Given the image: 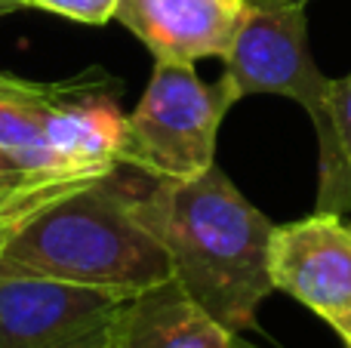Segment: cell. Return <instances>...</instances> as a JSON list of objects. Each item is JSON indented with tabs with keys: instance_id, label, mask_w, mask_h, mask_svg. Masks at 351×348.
<instances>
[{
	"instance_id": "cell-1",
	"label": "cell",
	"mask_w": 351,
	"mask_h": 348,
	"mask_svg": "<svg viewBox=\"0 0 351 348\" xmlns=\"http://www.w3.org/2000/svg\"><path fill=\"white\" fill-rule=\"evenodd\" d=\"M139 222L170 259L173 281L231 333L256 324L274 290V222L216 164L194 179H148L133 197Z\"/></svg>"
},
{
	"instance_id": "cell-2",
	"label": "cell",
	"mask_w": 351,
	"mask_h": 348,
	"mask_svg": "<svg viewBox=\"0 0 351 348\" xmlns=\"http://www.w3.org/2000/svg\"><path fill=\"white\" fill-rule=\"evenodd\" d=\"M139 185V179L130 182L114 166L49 201L10 238L0 253V271L127 293L170 281L164 247L133 210Z\"/></svg>"
},
{
	"instance_id": "cell-3",
	"label": "cell",
	"mask_w": 351,
	"mask_h": 348,
	"mask_svg": "<svg viewBox=\"0 0 351 348\" xmlns=\"http://www.w3.org/2000/svg\"><path fill=\"white\" fill-rule=\"evenodd\" d=\"M225 86L231 99L274 92L287 96L311 117L321 148L315 213L346 216L351 207V170L336 145L330 86L308 49V18L302 3L243 0L237 37L225 55Z\"/></svg>"
},
{
	"instance_id": "cell-4",
	"label": "cell",
	"mask_w": 351,
	"mask_h": 348,
	"mask_svg": "<svg viewBox=\"0 0 351 348\" xmlns=\"http://www.w3.org/2000/svg\"><path fill=\"white\" fill-rule=\"evenodd\" d=\"M234 105L225 80L204 84L194 65L154 62L152 80L127 117L117 164L148 179H194L216 164L222 117Z\"/></svg>"
},
{
	"instance_id": "cell-5",
	"label": "cell",
	"mask_w": 351,
	"mask_h": 348,
	"mask_svg": "<svg viewBox=\"0 0 351 348\" xmlns=\"http://www.w3.org/2000/svg\"><path fill=\"white\" fill-rule=\"evenodd\" d=\"M133 296L0 271V348H121Z\"/></svg>"
},
{
	"instance_id": "cell-6",
	"label": "cell",
	"mask_w": 351,
	"mask_h": 348,
	"mask_svg": "<svg viewBox=\"0 0 351 348\" xmlns=\"http://www.w3.org/2000/svg\"><path fill=\"white\" fill-rule=\"evenodd\" d=\"M271 281L327 324L351 314V225L333 213L274 225Z\"/></svg>"
},
{
	"instance_id": "cell-7",
	"label": "cell",
	"mask_w": 351,
	"mask_h": 348,
	"mask_svg": "<svg viewBox=\"0 0 351 348\" xmlns=\"http://www.w3.org/2000/svg\"><path fill=\"white\" fill-rule=\"evenodd\" d=\"M114 18L152 49L154 62L194 65L228 55L243 0H117Z\"/></svg>"
},
{
	"instance_id": "cell-8",
	"label": "cell",
	"mask_w": 351,
	"mask_h": 348,
	"mask_svg": "<svg viewBox=\"0 0 351 348\" xmlns=\"http://www.w3.org/2000/svg\"><path fill=\"white\" fill-rule=\"evenodd\" d=\"M102 77H90L47 121V151L65 173L105 176L117 164L127 114L102 92Z\"/></svg>"
},
{
	"instance_id": "cell-9",
	"label": "cell",
	"mask_w": 351,
	"mask_h": 348,
	"mask_svg": "<svg viewBox=\"0 0 351 348\" xmlns=\"http://www.w3.org/2000/svg\"><path fill=\"white\" fill-rule=\"evenodd\" d=\"M121 348H253L204 312L179 284L164 281L133 296Z\"/></svg>"
},
{
	"instance_id": "cell-10",
	"label": "cell",
	"mask_w": 351,
	"mask_h": 348,
	"mask_svg": "<svg viewBox=\"0 0 351 348\" xmlns=\"http://www.w3.org/2000/svg\"><path fill=\"white\" fill-rule=\"evenodd\" d=\"M86 80L90 77L37 84V80L0 74V148L10 151L31 173H65L47 151V121Z\"/></svg>"
},
{
	"instance_id": "cell-11",
	"label": "cell",
	"mask_w": 351,
	"mask_h": 348,
	"mask_svg": "<svg viewBox=\"0 0 351 348\" xmlns=\"http://www.w3.org/2000/svg\"><path fill=\"white\" fill-rule=\"evenodd\" d=\"M22 6L53 12V16L84 25H105L117 12V0H22Z\"/></svg>"
},
{
	"instance_id": "cell-12",
	"label": "cell",
	"mask_w": 351,
	"mask_h": 348,
	"mask_svg": "<svg viewBox=\"0 0 351 348\" xmlns=\"http://www.w3.org/2000/svg\"><path fill=\"white\" fill-rule=\"evenodd\" d=\"M330 111H333V129H336V145L351 170V74L336 77L330 86Z\"/></svg>"
},
{
	"instance_id": "cell-13",
	"label": "cell",
	"mask_w": 351,
	"mask_h": 348,
	"mask_svg": "<svg viewBox=\"0 0 351 348\" xmlns=\"http://www.w3.org/2000/svg\"><path fill=\"white\" fill-rule=\"evenodd\" d=\"M40 207H47V203H25V207H12V210H3L0 213V253H3V247L10 244V238L22 228V222L28 219L31 213H37Z\"/></svg>"
},
{
	"instance_id": "cell-14",
	"label": "cell",
	"mask_w": 351,
	"mask_h": 348,
	"mask_svg": "<svg viewBox=\"0 0 351 348\" xmlns=\"http://www.w3.org/2000/svg\"><path fill=\"white\" fill-rule=\"evenodd\" d=\"M28 173L31 170H25V166L19 164L10 151H3V148H0V179H16V176H28Z\"/></svg>"
},
{
	"instance_id": "cell-15",
	"label": "cell",
	"mask_w": 351,
	"mask_h": 348,
	"mask_svg": "<svg viewBox=\"0 0 351 348\" xmlns=\"http://www.w3.org/2000/svg\"><path fill=\"white\" fill-rule=\"evenodd\" d=\"M330 327H333V330L342 336V343H346V348H351V314H346V318H339V321H333Z\"/></svg>"
},
{
	"instance_id": "cell-16",
	"label": "cell",
	"mask_w": 351,
	"mask_h": 348,
	"mask_svg": "<svg viewBox=\"0 0 351 348\" xmlns=\"http://www.w3.org/2000/svg\"><path fill=\"white\" fill-rule=\"evenodd\" d=\"M19 6H22V0H0V16L10 10H19Z\"/></svg>"
},
{
	"instance_id": "cell-17",
	"label": "cell",
	"mask_w": 351,
	"mask_h": 348,
	"mask_svg": "<svg viewBox=\"0 0 351 348\" xmlns=\"http://www.w3.org/2000/svg\"><path fill=\"white\" fill-rule=\"evenodd\" d=\"M284 3H302V6H305V3H308V0H284Z\"/></svg>"
}]
</instances>
